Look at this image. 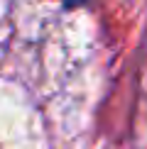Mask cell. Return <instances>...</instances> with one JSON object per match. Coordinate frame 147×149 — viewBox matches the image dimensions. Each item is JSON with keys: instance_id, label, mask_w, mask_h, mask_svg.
I'll return each mask as SVG.
<instances>
[{"instance_id": "6da1fadb", "label": "cell", "mask_w": 147, "mask_h": 149, "mask_svg": "<svg viewBox=\"0 0 147 149\" xmlns=\"http://www.w3.org/2000/svg\"><path fill=\"white\" fill-rule=\"evenodd\" d=\"M61 3H64L66 8H76V5H83L86 0H61Z\"/></svg>"}]
</instances>
